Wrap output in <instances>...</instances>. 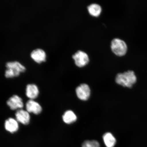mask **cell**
<instances>
[{"label":"cell","mask_w":147,"mask_h":147,"mask_svg":"<svg viewBox=\"0 0 147 147\" xmlns=\"http://www.w3.org/2000/svg\"><path fill=\"white\" fill-rule=\"evenodd\" d=\"M103 139L107 147H114L116 143L115 138L113 134L109 132L104 134Z\"/></svg>","instance_id":"obj_12"},{"label":"cell","mask_w":147,"mask_h":147,"mask_svg":"<svg viewBox=\"0 0 147 147\" xmlns=\"http://www.w3.org/2000/svg\"><path fill=\"white\" fill-rule=\"evenodd\" d=\"M76 92L77 96L82 100H88L90 95V89L89 86L85 84L78 86L76 88Z\"/></svg>","instance_id":"obj_5"},{"label":"cell","mask_w":147,"mask_h":147,"mask_svg":"<svg viewBox=\"0 0 147 147\" xmlns=\"http://www.w3.org/2000/svg\"><path fill=\"white\" fill-rule=\"evenodd\" d=\"M30 56L32 59L38 63L45 62L47 59V54L41 49H37L32 51Z\"/></svg>","instance_id":"obj_7"},{"label":"cell","mask_w":147,"mask_h":147,"mask_svg":"<svg viewBox=\"0 0 147 147\" xmlns=\"http://www.w3.org/2000/svg\"><path fill=\"white\" fill-rule=\"evenodd\" d=\"M26 111L29 113H32L35 115H38L42 111V107L39 103L34 100H30L26 104Z\"/></svg>","instance_id":"obj_9"},{"label":"cell","mask_w":147,"mask_h":147,"mask_svg":"<svg viewBox=\"0 0 147 147\" xmlns=\"http://www.w3.org/2000/svg\"><path fill=\"white\" fill-rule=\"evenodd\" d=\"M88 10L91 15L94 17H98L102 12V8L98 4L92 3L88 7Z\"/></svg>","instance_id":"obj_14"},{"label":"cell","mask_w":147,"mask_h":147,"mask_svg":"<svg viewBox=\"0 0 147 147\" xmlns=\"http://www.w3.org/2000/svg\"><path fill=\"white\" fill-rule=\"evenodd\" d=\"M136 81L137 78L135 73L132 71L119 73L115 78V82L117 84L128 88L131 87Z\"/></svg>","instance_id":"obj_1"},{"label":"cell","mask_w":147,"mask_h":147,"mask_svg":"<svg viewBox=\"0 0 147 147\" xmlns=\"http://www.w3.org/2000/svg\"><path fill=\"white\" fill-rule=\"evenodd\" d=\"M82 147H100V146L96 140H86L82 143Z\"/></svg>","instance_id":"obj_15"},{"label":"cell","mask_w":147,"mask_h":147,"mask_svg":"<svg viewBox=\"0 0 147 147\" xmlns=\"http://www.w3.org/2000/svg\"><path fill=\"white\" fill-rule=\"evenodd\" d=\"M5 66L9 73L13 78L18 76L20 73L24 72L26 70L24 66L17 61L7 62Z\"/></svg>","instance_id":"obj_3"},{"label":"cell","mask_w":147,"mask_h":147,"mask_svg":"<svg viewBox=\"0 0 147 147\" xmlns=\"http://www.w3.org/2000/svg\"><path fill=\"white\" fill-rule=\"evenodd\" d=\"M39 90L35 84H31L27 85L26 90V94L28 98L34 100L37 98L39 94Z\"/></svg>","instance_id":"obj_11"},{"label":"cell","mask_w":147,"mask_h":147,"mask_svg":"<svg viewBox=\"0 0 147 147\" xmlns=\"http://www.w3.org/2000/svg\"><path fill=\"white\" fill-rule=\"evenodd\" d=\"M5 127L7 131L11 133H13L18 131L19 129V125L16 119L9 118L5 121Z\"/></svg>","instance_id":"obj_10"},{"label":"cell","mask_w":147,"mask_h":147,"mask_svg":"<svg viewBox=\"0 0 147 147\" xmlns=\"http://www.w3.org/2000/svg\"><path fill=\"white\" fill-rule=\"evenodd\" d=\"M111 47L113 52L118 56H124L127 51V46L125 42L119 38H115L112 40Z\"/></svg>","instance_id":"obj_2"},{"label":"cell","mask_w":147,"mask_h":147,"mask_svg":"<svg viewBox=\"0 0 147 147\" xmlns=\"http://www.w3.org/2000/svg\"><path fill=\"white\" fill-rule=\"evenodd\" d=\"M7 104L12 110L22 109L23 107L22 99L17 95H14L7 101Z\"/></svg>","instance_id":"obj_6"},{"label":"cell","mask_w":147,"mask_h":147,"mask_svg":"<svg viewBox=\"0 0 147 147\" xmlns=\"http://www.w3.org/2000/svg\"><path fill=\"white\" fill-rule=\"evenodd\" d=\"M62 119L65 123L70 124L76 121L77 117L73 111L69 110L65 112L62 116Z\"/></svg>","instance_id":"obj_13"},{"label":"cell","mask_w":147,"mask_h":147,"mask_svg":"<svg viewBox=\"0 0 147 147\" xmlns=\"http://www.w3.org/2000/svg\"><path fill=\"white\" fill-rule=\"evenodd\" d=\"M16 120L24 125L28 124L30 122V117L28 112L20 109L16 111Z\"/></svg>","instance_id":"obj_8"},{"label":"cell","mask_w":147,"mask_h":147,"mask_svg":"<svg viewBox=\"0 0 147 147\" xmlns=\"http://www.w3.org/2000/svg\"><path fill=\"white\" fill-rule=\"evenodd\" d=\"M75 63L78 67H82L87 65L89 62V56L85 52L78 51L72 56Z\"/></svg>","instance_id":"obj_4"}]
</instances>
